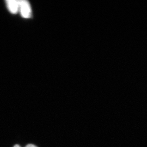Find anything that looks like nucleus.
<instances>
[{"instance_id": "3", "label": "nucleus", "mask_w": 147, "mask_h": 147, "mask_svg": "<svg viewBox=\"0 0 147 147\" xmlns=\"http://www.w3.org/2000/svg\"><path fill=\"white\" fill-rule=\"evenodd\" d=\"M26 147H37V146H36L35 145H33V144H28Z\"/></svg>"}, {"instance_id": "4", "label": "nucleus", "mask_w": 147, "mask_h": 147, "mask_svg": "<svg viewBox=\"0 0 147 147\" xmlns=\"http://www.w3.org/2000/svg\"><path fill=\"white\" fill-rule=\"evenodd\" d=\"M13 147H21L19 145H18V144H16V145H15Z\"/></svg>"}, {"instance_id": "1", "label": "nucleus", "mask_w": 147, "mask_h": 147, "mask_svg": "<svg viewBox=\"0 0 147 147\" xmlns=\"http://www.w3.org/2000/svg\"><path fill=\"white\" fill-rule=\"evenodd\" d=\"M19 11L21 16L24 18H30L32 16L31 7L28 1L26 0L19 1Z\"/></svg>"}, {"instance_id": "2", "label": "nucleus", "mask_w": 147, "mask_h": 147, "mask_svg": "<svg viewBox=\"0 0 147 147\" xmlns=\"http://www.w3.org/2000/svg\"><path fill=\"white\" fill-rule=\"evenodd\" d=\"M7 5L9 11L13 14H16L19 11V1L9 0L7 1Z\"/></svg>"}]
</instances>
